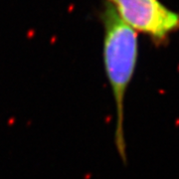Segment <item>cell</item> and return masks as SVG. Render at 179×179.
Returning <instances> with one entry per match:
<instances>
[{"label":"cell","instance_id":"obj_2","mask_svg":"<svg viewBox=\"0 0 179 179\" xmlns=\"http://www.w3.org/2000/svg\"><path fill=\"white\" fill-rule=\"evenodd\" d=\"M126 23L134 31L164 41L179 30V15L158 0H107Z\"/></svg>","mask_w":179,"mask_h":179},{"label":"cell","instance_id":"obj_1","mask_svg":"<svg viewBox=\"0 0 179 179\" xmlns=\"http://www.w3.org/2000/svg\"><path fill=\"white\" fill-rule=\"evenodd\" d=\"M101 18L104 31V72L113 93L116 113L115 144L119 157L123 163H126V141L123 126L124 101L137 64V35L109 2L104 4Z\"/></svg>","mask_w":179,"mask_h":179}]
</instances>
